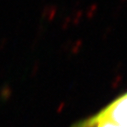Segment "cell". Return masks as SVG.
I'll list each match as a JSON object with an SVG mask.
<instances>
[{"mask_svg": "<svg viewBox=\"0 0 127 127\" xmlns=\"http://www.w3.org/2000/svg\"><path fill=\"white\" fill-rule=\"evenodd\" d=\"M71 127H127V91L98 112L75 122Z\"/></svg>", "mask_w": 127, "mask_h": 127, "instance_id": "6da1fadb", "label": "cell"}]
</instances>
